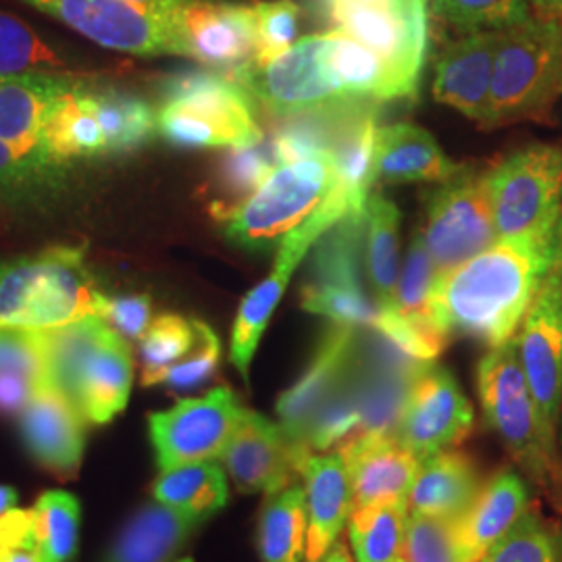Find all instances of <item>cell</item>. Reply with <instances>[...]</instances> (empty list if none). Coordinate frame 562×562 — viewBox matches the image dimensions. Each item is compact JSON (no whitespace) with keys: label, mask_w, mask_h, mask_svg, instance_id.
I'll list each match as a JSON object with an SVG mask.
<instances>
[{"label":"cell","mask_w":562,"mask_h":562,"mask_svg":"<svg viewBox=\"0 0 562 562\" xmlns=\"http://www.w3.org/2000/svg\"><path fill=\"white\" fill-rule=\"evenodd\" d=\"M554 261V234L496 240L440 273L429 315L443 334L469 336L490 348L513 340Z\"/></svg>","instance_id":"obj_1"},{"label":"cell","mask_w":562,"mask_h":562,"mask_svg":"<svg viewBox=\"0 0 562 562\" xmlns=\"http://www.w3.org/2000/svg\"><path fill=\"white\" fill-rule=\"evenodd\" d=\"M46 383L94 425L113 422L127 406L134 359L127 340L101 315L41 329Z\"/></svg>","instance_id":"obj_2"},{"label":"cell","mask_w":562,"mask_h":562,"mask_svg":"<svg viewBox=\"0 0 562 562\" xmlns=\"http://www.w3.org/2000/svg\"><path fill=\"white\" fill-rule=\"evenodd\" d=\"M475 380L483 422L503 440L522 477L562 513V454L525 380L517 338L490 348L477 364Z\"/></svg>","instance_id":"obj_3"},{"label":"cell","mask_w":562,"mask_h":562,"mask_svg":"<svg viewBox=\"0 0 562 562\" xmlns=\"http://www.w3.org/2000/svg\"><path fill=\"white\" fill-rule=\"evenodd\" d=\"M104 296L78 246L0 261V327L50 329L90 315L104 317Z\"/></svg>","instance_id":"obj_4"},{"label":"cell","mask_w":562,"mask_h":562,"mask_svg":"<svg viewBox=\"0 0 562 562\" xmlns=\"http://www.w3.org/2000/svg\"><path fill=\"white\" fill-rule=\"evenodd\" d=\"M562 99V20L531 15L498 30L485 125L548 120Z\"/></svg>","instance_id":"obj_5"},{"label":"cell","mask_w":562,"mask_h":562,"mask_svg":"<svg viewBox=\"0 0 562 562\" xmlns=\"http://www.w3.org/2000/svg\"><path fill=\"white\" fill-rule=\"evenodd\" d=\"M336 183L338 171L329 150L281 162L257 192L223 220L225 238L257 252L280 248L281 241L317 213Z\"/></svg>","instance_id":"obj_6"},{"label":"cell","mask_w":562,"mask_h":562,"mask_svg":"<svg viewBox=\"0 0 562 562\" xmlns=\"http://www.w3.org/2000/svg\"><path fill=\"white\" fill-rule=\"evenodd\" d=\"M498 240L554 234L562 211V146L531 144L487 167Z\"/></svg>","instance_id":"obj_7"},{"label":"cell","mask_w":562,"mask_h":562,"mask_svg":"<svg viewBox=\"0 0 562 562\" xmlns=\"http://www.w3.org/2000/svg\"><path fill=\"white\" fill-rule=\"evenodd\" d=\"M423 240L438 271L446 273L473 259L498 240L492 201L487 190V169L467 167L427 190Z\"/></svg>","instance_id":"obj_8"},{"label":"cell","mask_w":562,"mask_h":562,"mask_svg":"<svg viewBox=\"0 0 562 562\" xmlns=\"http://www.w3.org/2000/svg\"><path fill=\"white\" fill-rule=\"evenodd\" d=\"M325 44L327 34L304 36L278 59L265 65L250 60L227 76L281 120L322 113L357 101L344 97L329 80L323 57Z\"/></svg>","instance_id":"obj_9"},{"label":"cell","mask_w":562,"mask_h":562,"mask_svg":"<svg viewBox=\"0 0 562 562\" xmlns=\"http://www.w3.org/2000/svg\"><path fill=\"white\" fill-rule=\"evenodd\" d=\"M325 11L334 30L387 60L415 97L427 50V0H331Z\"/></svg>","instance_id":"obj_10"},{"label":"cell","mask_w":562,"mask_h":562,"mask_svg":"<svg viewBox=\"0 0 562 562\" xmlns=\"http://www.w3.org/2000/svg\"><path fill=\"white\" fill-rule=\"evenodd\" d=\"M244 411L240 398L222 385L201 398H183L169 411L153 413L148 434L159 471L220 459Z\"/></svg>","instance_id":"obj_11"},{"label":"cell","mask_w":562,"mask_h":562,"mask_svg":"<svg viewBox=\"0 0 562 562\" xmlns=\"http://www.w3.org/2000/svg\"><path fill=\"white\" fill-rule=\"evenodd\" d=\"M63 21L99 46L142 55H178L173 32L161 13L132 0H21Z\"/></svg>","instance_id":"obj_12"},{"label":"cell","mask_w":562,"mask_h":562,"mask_svg":"<svg viewBox=\"0 0 562 562\" xmlns=\"http://www.w3.org/2000/svg\"><path fill=\"white\" fill-rule=\"evenodd\" d=\"M475 413L454 375L427 362L408 385L396 425V438L419 461L454 448L473 431Z\"/></svg>","instance_id":"obj_13"},{"label":"cell","mask_w":562,"mask_h":562,"mask_svg":"<svg viewBox=\"0 0 562 562\" xmlns=\"http://www.w3.org/2000/svg\"><path fill=\"white\" fill-rule=\"evenodd\" d=\"M162 18L178 44V57L202 60L232 74L255 59V11L220 0H167Z\"/></svg>","instance_id":"obj_14"},{"label":"cell","mask_w":562,"mask_h":562,"mask_svg":"<svg viewBox=\"0 0 562 562\" xmlns=\"http://www.w3.org/2000/svg\"><path fill=\"white\" fill-rule=\"evenodd\" d=\"M515 338L531 396L548 434L557 438L562 415V276L554 265Z\"/></svg>","instance_id":"obj_15"},{"label":"cell","mask_w":562,"mask_h":562,"mask_svg":"<svg viewBox=\"0 0 562 562\" xmlns=\"http://www.w3.org/2000/svg\"><path fill=\"white\" fill-rule=\"evenodd\" d=\"M359 327L329 323L315 355L306 364L301 380L288 387L278 401V417L288 440L294 443L302 461L313 457L306 450V431L315 413L334 398L352 378L359 359Z\"/></svg>","instance_id":"obj_16"},{"label":"cell","mask_w":562,"mask_h":562,"mask_svg":"<svg viewBox=\"0 0 562 562\" xmlns=\"http://www.w3.org/2000/svg\"><path fill=\"white\" fill-rule=\"evenodd\" d=\"M222 467L246 494H278L302 475L304 461L280 423L244 411L238 427L223 448Z\"/></svg>","instance_id":"obj_17"},{"label":"cell","mask_w":562,"mask_h":562,"mask_svg":"<svg viewBox=\"0 0 562 562\" xmlns=\"http://www.w3.org/2000/svg\"><path fill=\"white\" fill-rule=\"evenodd\" d=\"M86 419L48 383L38 385L20 413L21 442L34 461L57 480H76L80 471Z\"/></svg>","instance_id":"obj_18"},{"label":"cell","mask_w":562,"mask_h":562,"mask_svg":"<svg viewBox=\"0 0 562 562\" xmlns=\"http://www.w3.org/2000/svg\"><path fill=\"white\" fill-rule=\"evenodd\" d=\"M336 452L348 469L355 506L408 503L422 461L394 434L357 431Z\"/></svg>","instance_id":"obj_19"},{"label":"cell","mask_w":562,"mask_h":562,"mask_svg":"<svg viewBox=\"0 0 562 562\" xmlns=\"http://www.w3.org/2000/svg\"><path fill=\"white\" fill-rule=\"evenodd\" d=\"M78 81L71 74H0V140L42 169L60 171L44 153L42 125L53 102Z\"/></svg>","instance_id":"obj_20"},{"label":"cell","mask_w":562,"mask_h":562,"mask_svg":"<svg viewBox=\"0 0 562 562\" xmlns=\"http://www.w3.org/2000/svg\"><path fill=\"white\" fill-rule=\"evenodd\" d=\"M165 102H176L223 130L234 148L262 140L252 97L223 71H186L162 83Z\"/></svg>","instance_id":"obj_21"},{"label":"cell","mask_w":562,"mask_h":562,"mask_svg":"<svg viewBox=\"0 0 562 562\" xmlns=\"http://www.w3.org/2000/svg\"><path fill=\"white\" fill-rule=\"evenodd\" d=\"M496 32H471L446 44L436 59L434 97L485 125L496 57Z\"/></svg>","instance_id":"obj_22"},{"label":"cell","mask_w":562,"mask_h":562,"mask_svg":"<svg viewBox=\"0 0 562 562\" xmlns=\"http://www.w3.org/2000/svg\"><path fill=\"white\" fill-rule=\"evenodd\" d=\"M306 494V559L322 562L331 546L340 540L355 508V494L348 469L338 452L313 454L304 469Z\"/></svg>","instance_id":"obj_23"},{"label":"cell","mask_w":562,"mask_h":562,"mask_svg":"<svg viewBox=\"0 0 562 562\" xmlns=\"http://www.w3.org/2000/svg\"><path fill=\"white\" fill-rule=\"evenodd\" d=\"M531 508L529 487L513 467L498 469L483 482L475 503L459 519L464 562H480Z\"/></svg>","instance_id":"obj_24"},{"label":"cell","mask_w":562,"mask_h":562,"mask_svg":"<svg viewBox=\"0 0 562 562\" xmlns=\"http://www.w3.org/2000/svg\"><path fill=\"white\" fill-rule=\"evenodd\" d=\"M204 522L157 501L142 504L121 525L101 562H171Z\"/></svg>","instance_id":"obj_25"},{"label":"cell","mask_w":562,"mask_h":562,"mask_svg":"<svg viewBox=\"0 0 562 562\" xmlns=\"http://www.w3.org/2000/svg\"><path fill=\"white\" fill-rule=\"evenodd\" d=\"M482 473L461 450L448 448L422 461L408 494V513L434 519H461L482 492Z\"/></svg>","instance_id":"obj_26"},{"label":"cell","mask_w":562,"mask_h":562,"mask_svg":"<svg viewBox=\"0 0 562 562\" xmlns=\"http://www.w3.org/2000/svg\"><path fill=\"white\" fill-rule=\"evenodd\" d=\"M325 69L344 97L367 101H394L413 97L398 71L341 30L327 32Z\"/></svg>","instance_id":"obj_27"},{"label":"cell","mask_w":562,"mask_h":562,"mask_svg":"<svg viewBox=\"0 0 562 562\" xmlns=\"http://www.w3.org/2000/svg\"><path fill=\"white\" fill-rule=\"evenodd\" d=\"M462 165L450 161L423 127L396 123L378 130L375 180L390 183L450 180Z\"/></svg>","instance_id":"obj_28"},{"label":"cell","mask_w":562,"mask_h":562,"mask_svg":"<svg viewBox=\"0 0 562 562\" xmlns=\"http://www.w3.org/2000/svg\"><path fill=\"white\" fill-rule=\"evenodd\" d=\"M42 144L48 161L59 167L69 159L106 155V138L94 115L86 81H78L53 102L42 125Z\"/></svg>","instance_id":"obj_29"},{"label":"cell","mask_w":562,"mask_h":562,"mask_svg":"<svg viewBox=\"0 0 562 562\" xmlns=\"http://www.w3.org/2000/svg\"><path fill=\"white\" fill-rule=\"evenodd\" d=\"M302 259H304V255H301L299 250L281 244L271 276L267 280H262L259 285H255L240 302L234 329H232L229 359L246 383L250 378V364H252L255 352L259 348L262 334L271 322L281 296Z\"/></svg>","instance_id":"obj_30"},{"label":"cell","mask_w":562,"mask_h":562,"mask_svg":"<svg viewBox=\"0 0 562 562\" xmlns=\"http://www.w3.org/2000/svg\"><path fill=\"white\" fill-rule=\"evenodd\" d=\"M153 498L181 515L209 521L229 498L227 473L215 461L188 462L167 469L153 483Z\"/></svg>","instance_id":"obj_31"},{"label":"cell","mask_w":562,"mask_h":562,"mask_svg":"<svg viewBox=\"0 0 562 562\" xmlns=\"http://www.w3.org/2000/svg\"><path fill=\"white\" fill-rule=\"evenodd\" d=\"M261 562H304L306 559V494L299 483L267 496L257 525Z\"/></svg>","instance_id":"obj_32"},{"label":"cell","mask_w":562,"mask_h":562,"mask_svg":"<svg viewBox=\"0 0 562 562\" xmlns=\"http://www.w3.org/2000/svg\"><path fill=\"white\" fill-rule=\"evenodd\" d=\"M367 276L378 308L394 304L398 288V227L401 211L382 194L371 192L364 204Z\"/></svg>","instance_id":"obj_33"},{"label":"cell","mask_w":562,"mask_h":562,"mask_svg":"<svg viewBox=\"0 0 562 562\" xmlns=\"http://www.w3.org/2000/svg\"><path fill=\"white\" fill-rule=\"evenodd\" d=\"M408 503L355 506L348 519V540L357 562H398L408 522Z\"/></svg>","instance_id":"obj_34"},{"label":"cell","mask_w":562,"mask_h":562,"mask_svg":"<svg viewBox=\"0 0 562 562\" xmlns=\"http://www.w3.org/2000/svg\"><path fill=\"white\" fill-rule=\"evenodd\" d=\"M280 165L271 140H261L246 148H229L223 157L215 176V201L211 202V213L217 222L227 220L241 202L246 201L271 171Z\"/></svg>","instance_id":"obj_35"},{"label":"cell","mask_w":562,"mask_h":562,"mask_svg":"<svg viewBox=\"0 0 562 562\" xmlns=\"http://www.w3.org/2000/svg\"><path fill=\"white\" fill-rule=\"evenodd\" d=\"M94 115L106 138V155H123L140 148L157 130V115L148 102L115 90L90 88Z\"/></svg>","instance_id":"obj_36"},{"label":"cell","mask_w":562,"mask_h":562,"mask_svg":"<svg viewBox=\"0 0 562 562\" xmlns=\"http://www.w3.org/2000/svg\"><path fill=\"white\" fill-rule=\"evenodd\" d=\"M78 60L67 57L18 18L0 13V74H67Z\"/></svg>","instance_id":"obj_37"},{"label":"cell","mask_w":562,"mask_h":562,"mask_svg":"<svg viewBox=\"0 0 562 562\" xmlns=\"http://www.w3.org/2000/svg\"><path fill=\"white\" fill-rule=\"evenodd\" d=\"M42 562H74L80 542V503L63 490L44 492L32 508Z\"/></svg>","instance_id":"obj_38"},{"label":"cell","mask_w":562,"mask_h":562,"mask_svg":"<svg viewBox=\"0 0 562 562\" xmlns=\"http://www.w3.org/2000/svg\"><path fill=\"white\" fill-rule=\"evenodd\" d=\"M196 344L194 319L165 313L148 325L140 338L142 385H159L162 375Z\"/></svg>","instance_id":"obj_39"},{"label":"cell","mask_w":562,"mask_h":562,"mask_svg":"<svg viewBox=\"0 0 562 562\" xmlns=\"http://www.w3.org/2000/svg\"><path fill=\"white\" fill-rule=\"evenodd\" d=\"M480 562H562V529L529 508Z\"/></svg>","instance_id":"obj_40"},{"label":"cell","mask_w":562,"mask_h":562,"mask_svg":"<svg viewBox=\"0 0 562 562\" xmlns=\"http://www.w3.org/2000/svg\"><path fill=\"white\" fill-rule=\"evenodd\" d=\"M431 15L459 32H496L533 15L527 0H434Z\"/></svg>","instance_id":"obj_41"},{"label":"cell","mask_w":562,"mask_h":562,"mask_svg":"<svg viewBox=\"0 0 562 562\" xmlns=\"http://www.w3.org/2000/svg\"><path fill=\"white\" fill-rule=\"evenodd\" d=\"M398 562H464L459 519L411 515Z\"/></svg>","instance_id":"obj_42"},{"label":"cell","mask_w":562,"mask_h":562,"mask_svg":"<svg viewBox=\"0 0 562 562\" xmlns=\"http://www.w3.org/2000/svg\"><path fill=\"white\" fill-rule=\"evenodd\" d=\"M438 276H440V271L431 259L429 248L419 232L413 236V241H411L401 280H398V288H396L394 304L387 308H394L396 313H401L404 317H411V319L431 322L429 296H431V290L436 285Z\"/></svg>","instance_id":"obj_43"},{"label":"cell","mask_w":562,"mask_h":562,"mask_svg":"<svg viewBox=\"0 0 562 562\" xmlns=\"http://www.w3.org/2000/svg\"><path fill=\"white\" fill-rule=\"evenodd\" d=\"M371 329L380 331L406 357L419 362L438 361L450 340L436 323L404 317L394 308H378Z\"/></svg>","instance_id":"obj_44"},{"label":"cell","mask_w":562,"mask_h":562,"mask_svg":"<svg viewBox=\"0 0 562 562\" xmlns=\"http://www.w3.org/2000/svg\"><path fill=\"white\" fill-rule=\"evenodd\" d=\"M255 11V59L265 65L278 59L299 38L301 9L292 0H271L252 7Z\"/></svg>","instance_id":"obj_45"},{"label":"cell","mask_w":562,"mask_h":562,"mask_svg":"<svg viewBox=\"0 0 562 562\" xmlns=\"http://www.w3.org/2000/svg\"><path fill=\"white\" fill-rule=\"evenodd\" d=\"M60 171H46L0 140V199L34 202L59 186Z\"/></svg>","instance_id":"obj_46"},{"label":"cell","mask_w":562,"mask_h":562,"mask_svg":"<svg viewBox=\"0 0 562 562\" xmlns=\"http://www.w3.org/2000/svg\"><path fill=\"white\" fill-rule=\"evenodd\" d=\"M196 344L194 348L176 362L165 375L161 383L173 392H188L211 382L222 361V340L204 322H196Z\"/></svg>","instance_id":"obj_47"},{"label":"cell","mask_w":562,"mask_h":562,"mask_svg":"<svg viewBox=\"0 0 562 562\" xmlns=\"http://www.w3.org/2000/svg\"><path fill=\"white\" fill-rule=\"evenodd\" d=\"M157 130L165 140L181 148H234L229 136L215 123L176 102L162 104L157 113Z\"/></svg>","instance_id":"obj_48"},{"label":"cell","mask_w":562,"mask_h":562,"mask_svg":"<svg viewBox=\"0 0 562 562\" xmlns=\"http://www.w3.org/2000/svg\"><path fill=\"white\" fill-rule=\"evenodd\" d=\"M0 373L46 383L41 329L0 327Z\"/></svg>","instance_id":"obj_49"},{"label":"cell","mask_w":562,"mask_h":562,"mask_svg":"<svg viewBox=\"0 0 562 562\" xmlns=\"http://www.w3.org/2000/svg\"><path fill=\"white\" fill-rule=\"evenodd\" d=\"M0 562H42L41 540L32 510L11 508L0 517Z\"/></svg>","instance_id":"obj_50"},{"label":"cell","mask_w":562,"mask_h":562,"mask_svg":"<svg viewBox=\"0 0 562 562\" xmlns=\"http://www.w3.org/2000/svg\"><path fill=\"white\" fill-rule=\"evenodd\" d=\"M104 319L127 341H140L153 323V301L148 294L109 299Z\"/></svg>","instance_id":"obj_51"},{"label":"cell","mask_w":562,"mask_h":562,"mask_svg":"<svg viewBox=\"0 0 562 562\" xmlns=\"http://www.w3.org/2000/svg\"><path fill=\"white\" fill-rule=\"evenodd\" d=\"M34 380L13 373H0V417H15L32 401L34 392L38 390Z\"/></svg>","instance_id":"obj_52"},{"label":"cell","mask_w":562,"mask_h":562,"mask_svg":"<svg viewBox=\"0 0 562 562\" xmlns=\"http://www.w3.org/2000/svg\"><path fill=\"white\" fill-rule=\"evenodd\" d=\"M529 7H533L536 15L562 20V0H527Z\"/></svg>","instance_id":"obj_53"},{"label":"cell","mask_w":562,"mask_h":562,"mask_svg":"<svg viewBox=\"0 0 562 562\" xmlns=\"http://www.w3.org/2000/svg\"><path fill=\"white\" fill-rule=\"evenodd\" d=\"M18 498H20V496H18V492H15L13 487L0 485V517L7 515L11 508H15Z\"/></svg>","instance_id":"obj_54"},{"label":"cell","mask_w":562,"mask_h":562,"mask_svg":"<svg viewBox=\"0 0 562 562\" xmlns=\"http://www.w3.org/2000/svg\"><path fill=\"white\" fill-rule=\"evenodd\" d=\"M322 562H352L350 554H348V548L346 543L338 540V542L331 546V550L325 554V559Z\"/></svg>","instance_id":"obj_55"},{"label":"cell","mask_w":562,"mask_h":562,"mask_svg":"<svg viewBox=\"0 0 562 562\" xmlns=\"http://www.w3.org/2000/svg\"><path fill=\"white\" fill-rule=\"evenodd\" d=\"M552 265L561 271L562 276V211L559 215V222L554 225V261Z\"/></svg>","instance_id":"obj_56"},{"label":"cell","mask_w":562,"mask_h":562,"mask_svg":"<svg viewBox=\"0 0 562 562\" xmlns=\"http://www.w3.org/2000/svg\"><path fill=\"white\" fill-rule=\"evenodd\" d=\"M132 2H138L142 7H148V9H153V11H157V13L162 15V7H165L167 0H132Z\"/></svg>","instance_id":"obj_57"},{"label":"cell","mask_w":562,"mask_h":562,"mask_svg":"<svg viewBox=\"0 0 562 562\" xmlns=\"http://www.w3.org/2000/svg\"><path fill=\"white\" fill-rule=\"evenodd\" d=\"M559 431H561V434H559V440H561V452H562V415H561V425H559Z\"/></svg>","instance_id":"obj_58"},{"label":"cell","mask_w":562,"mask_h":562,"mask_svg":"<svg viewBox=\"0 0 562 562\" xmlns=\"http://www.w3.org/2000/svg\"><path fill=\"white\" fill-rule=\"evenodd\" d=\"M176 562H194V561H192V559H180V561H176Z\"/></svg>","instance_id":"obj_59"},{"label":"cell","mask_w":562,"mask_h":562,"mask_svg":"<svg viewBox=\"0 0 562 562\" xmlns=\"http://www.w3.org/2000/svg\"><path fill=\"white\" fill-rule=\"evenodd\" d=\"M323 2H325V4H327V2H331V0H323Z\"/></svg>","instance_id":"obj_60"}]
</instances>
